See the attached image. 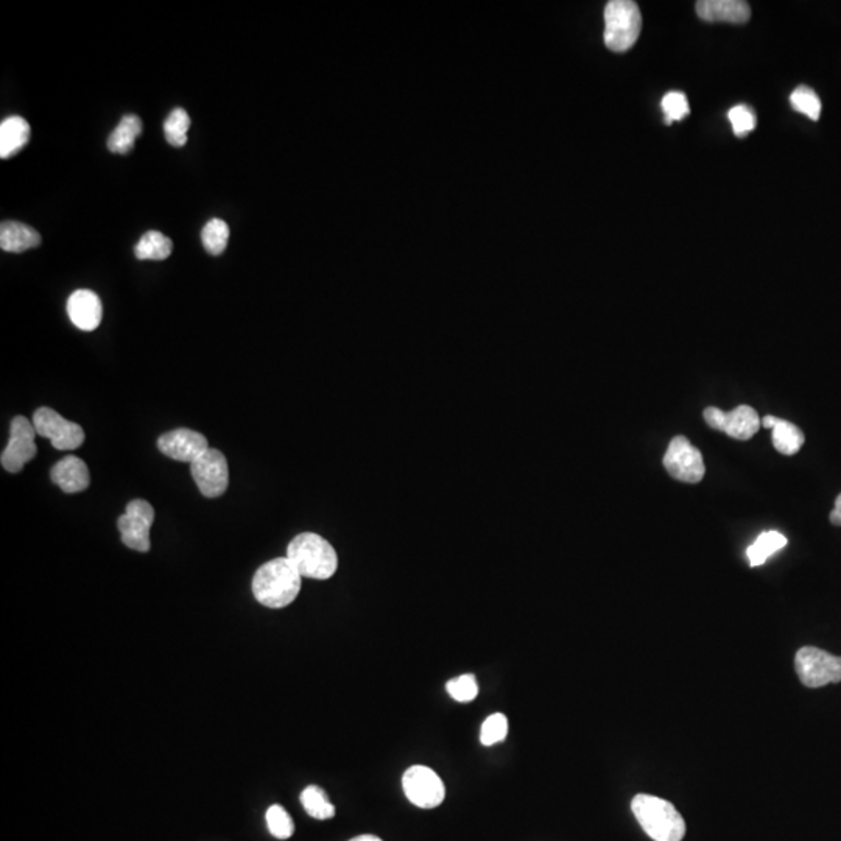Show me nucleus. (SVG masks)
<instances>
[{"label":"nucleus","instance_id":"obj_10","mask_svg":"<svg viewBox=\"0 0 841 841\" xmlns=\"http://www.w3.org/2000/svg\"><path fill=\"white\" fill-rule=\"evenodd\" d=\"M191 474L200 493L208 499L223 496L228 490V460L219 449L209 447L205 454L192 463Z\"/></svg>","mask_w":841,"mask_h":841},{"label":"nucleus","instance_id":"obj_5","mask_svg":"<svg viewBox=\"0 0 841 841\" xmlns=\"http://www.w3.org/2000/svg\"><path fill=\"white\" fill-rule=\"evenodd\" d=\"M796 673L810 689L841 681V656H834L817 647H803L796 653Z\"/></svg>","mask_w":841,"mask_h":841},{"label":"nucleus","instance_id":"obj_24","mask_svg":"<svg viewBox=\"0 0 841 841\" xmlns=\"http://www.w3.org/2000/svg\"><path fill=\"white\" fill-rule=\"evenodd\" d=\"M229 226L222 219H212L206 223L201 233L203 247L212 256H220L228 247Z\"/></svg>","mask_w":841,"mask_h":841},{"label":"nucleus","instance_id":"obj_7","mask_svg":"<svg viewBox=\"0 0 841 841\" xmlns=\"http://www.w3.org/2000/svg\"><path fill=\"white\" fill-rule=\"evenodd\" d=\"M402 789L413 806L435 809L446 798V787L432 768L413 765L402 776Z\"/></svg>","mask_w":841,"mask_h":841},{"label":"nucleus","instance_id":"obj_33","mask_svg":"<svg viewBox=\"0 0 841 841\" xmlns=\"http://www.w3.org/2000/svg\"><path fill=\"white\" fill-rule=\"evenodd\" d=\"M349 841H384L382 838L376 837V835L365 834L359 835V837L351 838Z\"/></svg>","mask_w":841,"mask_h":841},{"label":"nucleus","instance_id":"obj_32","mask_svg":"<svg viewBox=\"0 0 841 841\" xmlns=\"http://www.w3.org/2000/svg\"><path fill=\"white\" fill-rule=\"evenodd\" d=\"M831 524L837 525V527H840L841 525V494L837 497V500H835V507L831 513Z\"/></svg>","mask_w":841,"mask_h":841},{"label":"nucleus","instance_id":"obj_25","mask_svg":"<svg viewBox=\"0 0 841 841\" xmlns=\"http://www.w3.org/2000/svg\"><path fill=\"white\" fill-rule=\"evenodd\" d=\"M191 128V117L183 108H176L164 122V134L167 142L173 147H184L187 144V131Z\"/></svg>","mask_w":841,"mask_h":841},{"label":"nucleus","instance_id":"obj_3","mask_svg":"<svg viewBox=\"0 0 841 841\" xmlns=\"http://www.w3.org/2000/svg\"><path fill=\"white\" fill-rule=\"evenodd\" d=\"M287 558L303 578L329 580L338 569V556L331 542L317 533H301L287 547Z\"/></svg>","mask_w":841,"mask_h":841},{"label":"nucleus","instance_id":"obj_29","mask_svg":"<svg viewBox=\"0 0 841 841\" xmlns=\"http://www.w3.org/2000/svg\"><path fill=\"white\" fill-rule=\"evenodd\" d=\"M508 736V718L504 714L490 715L486 718L480 731V742L485 746H493L496 743L504 742Z\"/></svg>","mask_w":841,"mask_h":841},{"label":"nucleus","instance_id":"obj_2","mask_svg":"<svg viewBox=\"0 0 841 841\" xmlns=\"http://www.w3.org/2000/svg\"><path fill=\"white\" fill-rule=\"evenodd\" d=\"M631 810L651 840L681 841L686 835V821L666 799L641 793L634 796Z\"/></svg>","mask_w":841,"mask_h":841},{"label":"nucleus","instance_id":"obj_18","mask_svg":"<svg viewBox=\"0 0 841 841\" xmlns=\"http://www.w3.org/2000/svg\"><path fill=\"white\" fill-rule=\"evenodd\" d=\"M32 128L21 116H11L0 124V158L8 159L29 144Z\"/></svg>","mask_w":841,"mask_h":841},{"label":"nucleus","instance_id":"obj_15","mask_svg":"<svg viewBox=\"0 0 841 841\" xmlns=\"http://www.w3.org/2000/svg\"><path fill=\"white\" fill-rule=\"evenodd\" d=\"M695 10L704 22L746 24L751 18L750 4L743 0H700Z\"/></svg>","mask_w":841,"mask_h":841},{"label":"nucleus","instance_id":"obj_20","mask_svg":"<svg viewBox=\"0 0 841 841\" xmlns=\"http://www.w3.org/2000/svg\"><path fill=\"white\" fill-rule=\"evenodd\" d=\"M142 130H144V125L138 116L134 114L124 116L108 139V150L117 155H127L133 150L134 142L141 136Z\"/></svg>","mask_w":841,"mask_h":841},{"label":"nucleus","instance_id":"obj_4","mask_svg":"<svg viewBox=\"0 0 841 841\" xmlns=\"http://www.w3.org/2000/svg\"><path fill=\"white\" fill-rule=\"evenodd\" d=\"M641 10L633 0H611L605 8V44L609 50H630L641 35Z\"/></svg>","mask_w":841,"mask_h":841},{"label":"nucleus","instance_id":"obj_9","mask_svg":"<svg viewBox=\"0 0 841 841\" xmlns=\"http://www.w3.org/2000/svg\"><path fill=\"white\" fill-rule=\"evenodd\" d=\"M33 424H35L36 433L41 437L49 438L52 446L58 451H74L85 443V430L49 407L36 410L33 415Z\"/></svg>","mask_w":841,"mask_h":841},{"label":"nucleus","instance_id":"obj_14","mask_svg":"<svg viewBox=\"0 0 841 841\" xmlns=\"http://www.w3.org/2000/svg\"><path fill=\"white\" fill-rule=\"evenodd\" d=\"M67 315L75 328L86 332L94 331L102 323V301L91 290H77L67 300Z\"/></svg>","mask_w":841,"mask_h":841},{"label":"nucleus","instance_id":"obj_23","mask_svg":"<svg viewBox=\"0 0 841 841\" xmlns=\"http://www.w3.org/2000/svg\"><path fill=\"white\" fill-rule=\"evenodd\" d=\"M301 804L309 817L315 820H331L335 817V807L328 799V795L318 785H309L300 796Z\"/></svg>","mask_w":841,"mask_h":841},{"label":"nucleus","instance_id":"obj_21","mask_svg":"<svg viewBox=\"0 0 841 841\" xmlns=\"http://www.w3.org/2000/svg\"><path fill=\"white\" fill-rule=\"evenodd\" d=\"M173 243L159 231H148L134 247V256L139 261H164L172 254Z\"/></svg>","mask_w":841,"mask_h":841},{"label":"nucleus","instance_id":"obj_13","mask_svg":"<svg viewBox=\"0 0 841 841\" xmlns=\"http://www.w3.org/2000/svg\"><path fill=\"white\" fill-rule=\"evenodd\" d=\"M158 449L162 454L176 461L194 463L209 449L208 440L201 433L191 429H176L164 433L158 440Z\"/></svg>","mask_w":841,"mask_h":841},{"label":"nucleus","instance_id":"obj_12","mask_svg":"<svg viewBox=\"0 0 841 841\" xmlns=\"http://www.w3.org/2000/svg\"><path fill=\"white\" fill-rule=\"evenodd\" d=\"M703 416L709 427L740 441L750 440L761 427V419L750 405H739L728 413L717 407H708Z\"/></svg>","mask_w":841,"mask_h":841},{"label":"nucleus","instance_id":"obj_30","mask_svg":"<svg viewBox=\"0 0 841 841\" xmlns=\"http://www.w3.org/2000/svg\"><path fill=\"white\" fill-rule=\"evenodd\" d=\"M661 106L664 116H666L667 125L672 124L675 120H683L690 113L689 102H687L686 94H683V92H667L662 99Z\"/></svg>","mask_w":841,"mask_h":841},{"label":"nucleus","instance_id":"obj_6","mask_svg":"<svg viewBox=\"0 0 841 841\" xmlns=\"http://www.w3.org/2000/svg\"><path fill=\"white\" fill-rule=\"evenodd\" d=\"M662 465L673 479L692 485L700 483L706 474L700 449L683 435H678L670 441L666 455L662 458Z\"/></svg>","mask_w":841,"mask_h":841},{"label":"nucleus","instance_id":"obj_16","mask_svg":"<svg viewBox=\"0 0 841 841\" xmlns=\"http://www.w3.org/2000/svg\"><path fill=\"white\" fill-rule=\"evenodd\" d=\"M50 479L55 485L60 486L61 491L66 494L81 493V491L88 490L89 483H91L88 466H86L85 461L75 457V455H69V457H64L63 460L58 461L50 472Z\"/></svg>","mask_w":841,"mask_h":841},{"label":"nucleus","instance_id":"obj_26","mask_svg":"<svg viewBox=\"0 0 841 841\" xmlns=\"http://www.w3.org/2000/svg\"><path fill=\"white\" fill-rule=\"evenodd\" d=\"M790 105L793 110L804 114L812 120H818L821 116V100L817 92L809 86H799L790 96Z\"/></svg>","mask_w":841,"mask_h":841},{"label":"nucleus","instance_id":"obj_28","mask_svg":"<svg viewBox=\"0 0 841 841\" xmlns=\"http://www.w3.org/2000/svg\"><path fill=\"white\" fill-rule=\"evenodd\" d=\"M446 690L447 694L458 703H469L476 700L479 695V684H477L476 676L466 673L449 681L446 684Z\"/></svg>","mask_w":841,"mask_h":841},{"label":"nucleus","instance_id":"obj_22","mask_svg":"<svg viewBox=\"0 0 841 841\" xmlns=\"http://www.w3.org/2000/svg\"><path fill=\"white\" fill-rule=\"evenodd\" d=\"M785 546H787V538L782 533L776 532V530L762 533L746 550L750 566H762L771 555H775Z\"/></svg>","mask_w":841,"mask_h":841},{"label":"nucleus","instance_id":"obj_17","mask_svg":"<svg viewBox=\"0 0 841 841\" xmlns=\"http://www.w3.org/2000/svg\"><path fill=\"white\" fill-rule=\"evenodd\" d=\"M762 426L771 429V440L776 451L781 452L782 455H795L799 449L803 447L804 433L795 424L785 421V419L775 418V416H765L762 419Z\"/></svg>","mask_w":841,"mask_h":841},{"label":"nucleus","instance_id":"obj_31","mask_svg":"<svg viewBox=\"0 0 841 841\" xmlns=\"http://www.w3.org/2000/svg\"><path fill=\"white\" fill-rule=\"evenodd\" d=\"M728 119L737 138H745L746 134H750L756 128L757 124L756 114L750 106L746 105H737L731 108Z\"/></svg>","mask_w":841,"mask_h":841},{"label":"nucleus","instance_id":"obj_11","mask_svg":"<svg viewBox=\"0 0 841 841\" xmlns=\"http://www.w3.org/2000/svg\"><path fill=\"white\" fill-rule=\"evenodd\" d=\"M35 424L25 416H16L11 421L10 440L2 452V466L11 474H19L36 455Z\"/></svg>","mask_w":841,"mask_h":841},{"label":"nucleus","instance_id":"obj_1","mask_svg":"<svg viewBox=\"0 0 841 841\" xmlns=\"http://www.w3.org/2000/svg\"><path fill=\"white\" fill-rule=\"evenodd\" d=\"M303 577L287 556L262 564L253 578L254 599L271 609L286 608L300 594Z\"/></svg>","mask_w":841,"mask_h":841},{"label":"nucleus","instance_id":"obj_27","mask_svg":"<svg viewBox=\"0 0 841 841\" xmlns=\"http://www.w3.org/2000/svg\"><path fill=\"white\" fill-rule=\"evenodd\" d=\"M265 817H267L268 831L271 832L273 837L278 838V840H287V838L292 837L293 832H295V824H293L292 817L284 807L278 806V804L271 806Z\"/></svg>","mask_w":841,"mask_h":841},{"label":"nucleus","instance_id":"obj_8","mask_svg":"<svg viewBox=\"0 0 841 841\" xmlns=\"http://www.w3.org/2000/svg\"><path fill=\"white\" fill-rule=\"evenodd\" d=\"M155 522V510L147 500L136 499L127 505L125 511L117 519L120 538L128 549L136 552L147 553L152 547L150 542V530Z\"/></svg>","mask_w":841,"mask_h":841},{"label":"nucleus","instance_id":"obj_19","mask_svg":"<svg viewBox=\"0 0 841 841\" xmlns=\"http://www.w3.org/2000/svg\"><path fill=\"white\" fill-rule=\"evenodd\" d=\"M41 236L32 226L19 222H4L0 226V248L8 253H24L39 247Z\"/></svg>","mask_w":841,"mask_h":841}]
</instances>
